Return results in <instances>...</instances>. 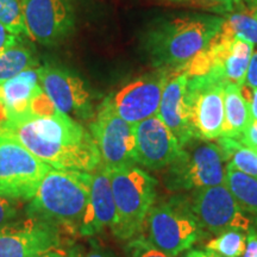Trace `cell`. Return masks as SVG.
<instances>
[{
    "instance_id": "17",
    "label": "cell",
    "mask_w": 257,
    "mask_h": 257,
    "mask_svg": "<svg viewBox=\"0 0 257 257\" xmlns=\"http://www.w3.org/2000/svg\"><path fill=\"white\" fill-rule=\"evenodd\" d=\"M117 221V208L112 192L110 174L104 163L92 174L91 193L85 214L79 226V233L92 237L100 233L106 227H113Z\"/></svg>"
},
{
    "instance_id": "22",
    "label": "cell",
    "mask_w": 257,
    "mask_h": 257,
    "mask_svg": "<svg viewBox=\"0 0 257 257\" xmlns=\"http://www.w3.org/2000/svg\"><path fill=\"white\" fill-rule=\"evenodd\" d=\"M37 66L38 61L30 49L18 44L9 48L0 54V85L24 70L37 68Z\"/></svg>"
},
{
    "instance_id": "3",
    "label": "cell",
    "mask_w": 257,
    "mask_h": 257,
    "mask_svg": "<svg viewBox=\"0 0 257 257\" xmlns=\"http://www.w3.org/2000/svg\"><path fill=\"white\" fill-rule=\"evenodd\" d=\"M92 174L51 168L27 207L32 219L79 230L91 193Z\"/></svg>"
},
{
    "instance_id": "28",
    "label": "cell",
    "mask_w": 257,
    "mask_h": 257,
    "mask_svg": "<svg viewBox=\"0 0 257 257\" xmlns=\"http://www.w3.org/2000/svg\"><path fill=\"white\" fill-rule=\"evenodd\" d=\"M18 201L0 195V227L16 221L21 212Z\"/></svg>"
},
{
    "instance_id": "13",
    "label": "cell",
    "mask_w": 257,
    "mask_h": 257,
    "mask_svg": "<svg viewBox=\"0 0 257 257\" xmlns=\"http://www.w3.org/2000/svg\"><path fill=\"white\" fill-rule=\"evenodd\" d=\"M27 35L44 46L64 40L74 29L68 0H22Z\"/></svg>"
},
{
    "instance_id": "18",
    "label": "cell",
    "mask_w": 257,
    "mask_h": 257,
    "mask_svg": "<svg viewBox=\"0 0 257 257\" xmlns=\"http://www.w3.org/2000/svg\"><path fill=\"white\" fill-rule=\"evenodd\" d=\"M37 68L24 70L0 85V101L5 105L8 117L27 113L32 99L43 92Z\"/></svg>"
},
{
    "instance_id": "35",
    "label": "cell",
    "mask_w": 257,
    "mask_h": 257,
    "mask_svg": "<svg viewBox=\"0 0 257 257\" xmlns=\"http://www.w3.org/2000/svg\"><path fill=\"white\" fill-rule=\"evenodd\" d=\"M32 257H73V255L67 253L66 251H61V250L53 249V250H49V251L38 253V255H35Z\"/></svg>"
},
{
    "instance_id": "8",
    "label": "cell",
    "mask_w": 257,
    "mask_h": 257,
    "mask_svg": "<svg viewBox=\"0 0 257 257\" xmlns=\"http://www.w3.org/2000/svg\"><path fill=\"white\" fill-rule=\"evenodd\" d=\"M226 83L212 73L188 76L187 98L195 140L216 141L223 136Z\"/></svg>"
},
{
    "instance_id": "31",
    "label": "cell",
    "mask_w": 257,
    "mask_h": 257,
    "mask_svg": "<svg viewBox=\"0 0 257 257\" xmlns=\"http://www.w3.org/2000/svg\"><path fill=\"white\" fill-rule=\"evenodd\" d=\"M239 142L257 150V121H251L245 133L239 138Z\"/></svg>"
},
{
    "instance_id": "5",
    "label": "cell",
    "mask_w": 257,
    "mask_h": 257,
    "mask_svg": "<svg viewBox=\"0 0 257 257\" xmlns=\"http://www.w3.org/2000/svg\"><path fill=\"white\" fill-rule=\"evenodd\" d=\"M144 229L147 238L172 257L187 251L204 237V230L193 213L191 204L181 198H170L154 204Z\"/></svg>"
},
{
    "instance_id": "9",
    "label": "cell",
    "mask_w": 257,
    "mask_h": 257,
    "mask_svg": "<svg viewBox=\"0 0 257 257\" xmlns=\"http://www.w3.org/2000/svg\"><path fill=\"white\" fill-rule=\"evenodd\" d=\"M173 69L156 68L126 83L106 98L115 113L128 124L136 125L154 117Z\"/></svg>"
},
{
    "instance_id": "27",
    "label": "cell",
    "mask_w": 257,
    "mask_h": 257,
    "mask_svg": "<svg viewBox=\"0 0 257 257\" xmlns=\"http://www.w3.org/2000/svg\"><path fill=\"white\" fill-rule=\"evenodd\" d=\"M125 252L127 257H172L154 245L143 234H138L127 240Z\"/></svg>"
},
{
    "instance_id": "2",
    "label": "cell",
    "mask_w": 257,
    "mask_h": 257,
    "mask_svg": "<svg viewBox=\"0 0 257 257\" xmlns=\"http://www.w3.org/2000/svg\"><path fill=\"white\" fill-rule=\"evenodd\" d=\"M224 21L204 14L160 19L143 35V50L156 68L181 69L210 46Z\"/></svg>"
},
{
    "instance_id": "26",
    "label": "cell",
    "mask_w": 257,
    "mask_h": 257,
    "mask_svg": "<svg viewBox=\"0 0 257 257\" xmlns=\"http://www.w3.org/2000/svg\"><path fill=\"white\" fill-rule=\"evenodd\" d=\"M170 4L189 5L204 10H210L211 12L227 16L232 12L244 11L242 0H161Z\"/></svg>"
},
{
    "instance_id": "29",
    "label": "cell",
    "mask_w": 257,
    "mask_h": 257,
    "mask_svg": "<svg viewBox=\"0 0 257 257\" xmlns=\"http://www.w3.org/2000/svg\"><path fill=\"white\" fill-rule=\"evenodd\" d=\"M240 89H242L244 98L246 99V101L249 104L250 114H251L252 121H257V88L248 86L245 83V85H243L240 87Z\"/></svg>"
},
{
    "instance_id": "11",
    "label": "cell",
    "mask_w": 257,
    "mask_h": 257,
    "mask_svg": "<svg viewBox=\"0 0 257 257\" xmlns=\"http://www.w3.org/2000/svg\"><path fill=\"white\" fill-rule=\"evenodd\" d=\"M89 128L106 167L136 165L134 125L115 113L106 98L96 110Z\"/></svg>"
},
{
    "instance_id": "32",
    "label": "cell",
    "mask_w": 257,
    "mask_h": 257,
    "mask_svg": "<svg viewBox=\"0 0 257 257\" xmlns=\"http://www.w3.org/2000/svg\"><path fill=\"white\" fill-rule=\"evenodd\" d=\"M242 257H257V230L251 227L246 233V244Z\"/></svg>"
},
{
    "instance_id": "19",
    "label": "cell",
    "mask_w": 257,
    "mask_h": 257,
    "mask_svg": "<svg viewBox=\"0 0 257 257\" xmlns=\"http://www.w3.org/2000/svg\"><path fill=\"white\" fill-rule=\"evenodd\" d=\"M251 121L249 104L242 89L234 83L227 82L224 89V127L221 137L239 140Z\"/></svg>"
},
{
    "instance_id": "23",
    "label": "cell",
    "mask_w": 257,
    "mask_h": 257,
    "mask_svg": "<svg viewBox=\"0 0 257 257\" xmlns=\"http://www.w3.org/2000/svg\"><path fill=\"white\" fill-rule=\"evenodd\" d=\"M245 231L229 230L208 240L205 248L219 257H242L246 244Z\"/></svg>"
},
{
    "instance_id": "7",
    "label": "cell",
    "mask_w": 257,
    "mask_h": 257,
    "mask_svg": "<svg viewBox=\"0 0 257 257\" xmlns=\"http://www.w3.org/2000/svg\"><path fill=\"white\" fill-rule=\"evenodd\" d=\"M51 169L12 137L0 133V195L31 200Z\"/></svg>"
},
{
    "instance_id": "15",
    "label": "cell",
    "mask_w": 257,
    "mask_h": 257,
    "mask_svg": "<svg viewBox=\"0 0 257 257\" xmlns=\"http://www.w3.org/2000/svg\"><path fill=\"white\" fill-rule=\"evenodd\" d=\"M61 243L56 225L29 218L0 227V257H32L56 249Z\"/></svg>"
},
{
    "instance_id": "33",
    "label": "cell",
    "mask_w": 257,
    "mask_h": 257,
    "mask_svg": "<svg viewBox=\"0 0 257 257\" xmlns=\"http://www.w3.org/2000/svg\"><path fill=\"white\" fill-rule=\"evenodd\" d=\"M245 83L248 86L257 88V51H253L251 61H250L248 73H246Z\"/></svg>"
},
{
    "instance_id": "20",
    "label": "cell",
    "mask_w": 257,
    "mask_h": 257,
    "mask_svg": "<svg viewBox=\"0 0 257 257\" xmlns=\"http://www.w3.org/2000/svg\"><path fill=\"white\" fill-rule=\"evenodd\" d=\"M225 184L240 208L245 213L257 218V178L225 165Z\"/></svg>"
},
{
    "instance_id": "16",
    "label": "cell",
    "mask_w": 257,
    "mask_h": 257,
    "mask_svg": "<svg viewBox=\"0 0 257 257\" xmlns=\"http://www.w3.org/2000/svg\"><path fill=\"white\" fill-rule=\"evenodd\" d=\"M188 76L173 69L161 98L157 117L174 134L182 148L195 140L191 123V110L187 98Z\"/></svg>"
},
{
    "instance_id": "37",
    "label": "cell",
    "mask_w": 257,
    "mask_h": 257,
    "mask_svg": "<svg viewBox=\"0 0 257 257\" xmlns=\"http://www.w3.org/2000/svg\"><path fill=\"white\" fill-rule=\"evenodd\" d=\"M248 14H250V15L252 16L253 18H256V19H257V4L253 5L252 8L248 9Z\"/></svg>"
},
{
    "instance_id": "30",
    "label": "cell",
    "mask_w": 257,
    "mask_h": 257,
    "mask_svg": "<svg viewBox=\"0 0 257 257\" xmlns=\"http://www.w3.org/2000/svg\"><path fill=\"white\" fill-rule=\"evenodd\" d=\"M18 38L0 23V54L17 44Z\"/></svg>"
},
{
    "instance_id": "24",
    "label": "cell",
    "mask_w": 257,
    "mask_h": 257,
    "mask_svg": "<svg viewBox=\"0 0 257 257\" xmlns=\"http://www.w3.org/2000/svg\"><path fill=\"white\" fill-rule=\"evenodd\" d=\"M221 30L245 42L257 46V19L248 11H238L225 16Z\"/></svg>"
},
{
    "instance_id": "38",
    "label": "cell",
    "mask_w": 257,
    "mask_h": 257,
    "mask_svg": "<svg viewBox=\"0 0 257 257\" xmlns=\"http://www.w3.org/2000/svg\"><path fill=\"white\" fill-rule=\"evenodd\" d=\"M246 2H248V4H249V8H252V6L255 5L256 3H257V0H246Z\"/></svg>"
},
{
    "instance_id": "36",
    "label": "cell",
    "mask_w": 257,
    "mask_h": 257,
    "mask_svg": "<svg viewBox=\"0 0 257 257\" xmlns=\"http://www.w3.org/2000/svg\"><path fill=\"white\" fill-rule=\"evenodd\" d=\"M185 257H219L217 253L208 250H191L186 253Z\"/></svg>"
},
{
    "instance_id": "25",
    "label": "cell",
    "mask_w": 257,
    "mask_h": 257,
    "mask_svg": "<svg viewBox=\"0 0 257 257\" xmlns=\"http://www.w3.org/2000/svg\"><path fill=\"white\" fill-rule=\"evenodd\" d=\"M0 23L16 36L27 34L22 0H0Z\"/></svg>"
},
{
    "instance_id": "4",
    "label": "cell",
    "mask_w": 257,
    "mask_h": 257,
    "mask_svg": "<svg viewBox=\"0 0 257 257\" xmlns=\"http://www.w3.org/2000/svg\"><path fill=\"white\" fill-rule=\"evenodd\" d=\"M107 169L117 208V221L111 230L118 239L130 240L144 229L156 201L157 181L136 165Z\"/></svg>"
},
{
    "instance_id": "34",
    "label": "cell",
    "mask_w": 257,
    "mask_h": 257,
    "mask_svg": "<svg viewBox=\"0 0 257 257\" xmlns=\"http://www.w3.org/2000/svg\"><path fill=\"white\" fill-rule=\"evenodd\" d=\"M73 257H80V256H73ZM82 257H113L110 252L106 251L101 248V246L96 245L95 243L91 244V249L85 253Z\"/></svg>"
},
{
    "instance_id": "1",
    "label": "cell",
    "mask_w": 257,
    "mask_h": 257,
    "mask_svg": "<svg viewBox=\"0 0 257 257\" xmlns=\"http://www.w3.org/2000/svg\"><path fill=\"white\" fill-rule=\"evenodd\" d=\"M0 133L18 141L51 168L91 173L102 162L92 134L59 110L9 115Z\"/></svg>"
},
{
    "instance_id": "6",
    "label": "cell",
    "mask_w": 257,
    "mask_h": 257,
    "mask_svg": "<svg viewBox=\"0 0 257 257\" xmlns=\"http://www.w3.org/2000/svg\"><path fill=\"white\" fill-rule=\"evenodd\" d=\"M224 163L217 143L193 140L168 167L166 186L172 191H198L225 184Z\"/></svg>"
},
{
    "instance_id": "10",
    "label": "cell",
    "mask_w": 257,
    "mask_h": 257,
    "mask_svg": "<svg viewBox=\"0 0 257 257\" xmlns=\"http://www.w3.org/2000/svg\"><path fill=\"white\" fill-rule=\"evenodd\" d=\"M191 208L202 230L210 233L219 234L229 230L248 232L251 229V220L226 184L195 191Z\"/></svg>"
},
{
    "instance_id": "21",
    "label": "cell",
    "mask_w": 257,
    "mask_h": 257,
    "mask_svg": "<svg viewBox=\"0 0 257 257\" xmlns=\"http://www.w3.org/2000/svg\"><path fill=\"white\" fill-rule=\"evenodd\" d=\"M217 144L226 166L257 178V150L229 137L218 138Z\"/></svg>"
},
{
    "instance_id": "14",
    "label": "cell",
    "mask_w": 257,
    "mask_h": 257,
    "mask_svg": "<svg viewBox=\"0 0 257 257\" xmlns=\"http://www.w3.org/2000/svg\"><path fill=\"white\" fill-rule=\"evenodd\" d=\"M135 127V161L150 170L168 168L179 159L182 147L174 134L157 115L141 121Z\"/></svg>"
},
{
    "instance_id": "12",
    "label": "cell",
    "mask_w": 257,
    "mask_h": 257,
    "mask_svg": "<svg viewBox=\"0 0 257 257\" xmlns=\"http://www.w3.org/2000/svg\"><path fill=\"white\" fill-rule=\"evenodd\" d=\"M43 92L62 113L78 119L93 115L92 96L78 75L56 66L44 64L37 68Z\"/></svg>"
},
{
    "instance_id": "39",
    "label": "cell",
    "mask_w": 257,
    "mask_h": 257,
    "mask_svg": "<svg viewBox=\"0 0 257 257\" xmlns=\"http://www.w3.org/2000/svg\"><path fill=\"white\" fill-rule=\"evenodd\" d=\"M255 150H256V149H255Z\"/></svg>"
}]
</instances>
